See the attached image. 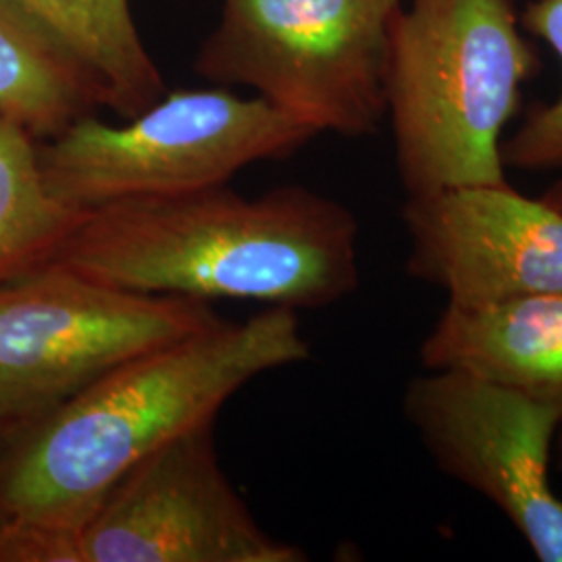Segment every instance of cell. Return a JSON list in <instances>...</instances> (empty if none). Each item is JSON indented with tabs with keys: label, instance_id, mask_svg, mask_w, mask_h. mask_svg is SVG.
<instances>
[{
	"label": "cell",
	"instance_id": "obj_5",
	"mask_svg": "<svg viewBox=\"0 0 562 562\" xmlns=\"http://www.w3.org/2000/svg\"><path fill=\"white\" fill-rule=\"evenodd\" d=\"M402 0H223L194 71L252 88L319 134L367 138L385 120V60Z\"/></svg>",
	"mask_w": 562,
	"mask_h": 562
},
{
	"label": "cell",
	"instance_id": "obj_1",
	"mask_svg": "<svg viewBox=\"0 0 562 562\" xmlns=\"http://www.w3.org/2000/svg\"><path fill=\"white\" fill-rule=\"evenodd\" d=\"M311 359L299 313L267 306L123 362L0 448V519L74 533L142 459L215 423L255 378Z\"/></svg>",
	"mask_w": 562,
	"mask_h": 562
},
{
	"label": "cell",
	"instance_id": "obj_17",
	"mask_svg": "<svg viewBox=\"0 0 562 562\" xmlns=\"http://www.w3.org/2000/svg\"><path fill=\"white\" fill-rule=\"evenodd\" d=\"M7 440V431L2 429V425H0V448H2V443Z\"/></svg>",
	"mask_w": 562,
	"mask_h": 562
},
{
	"label": "cell",
	"instance_id": "obj_9",
	"mask_svg": "<svg viewBox=\"0 0 562 562\" xmlns=\"http://www.w3.org/2000/svg\"><path fill=\"white\" fill-rule=\"evenodd\" d=\"M406 276L452 306L562 292V211L510 181L406 196Z\"/></svg>",
	"mask_w": 562,
	"mask_h": 562
},
{
	"label": "cell",
	"instance_id": "obj_16",
	"mask_svg": "<svg viewBox=\"0 0 562 562\" xmlns=\"http://www.w3.org/2000/svg\"><path fill=\"white\" fill-rule=\"evenodd\" d=\"M554 462H557V467L562 471V427L561 431H559V438H557V446H554Z\"/></svg>",
	"mask_w": 562,
	"mask_h": 562
},
{
	"label": "cell",
	"instance_id": "obj_8",
	"mask_svg": "<svg viewBox=\"0 0 562 562\" xmlns=\"http://www.w3.org/2000/svg\"><path fill=\"white\" fill-rule=\"evenodd\" d=\"M267 533L229 482L213 423L132 467L71 538L69 562H304Z\"/></svg>",
	"mask_w": 562,
	"mask_h": 562
},
{
	"label": "cell",
	"instance_id": "obj_6",
	"mask_svg": "<svg viewBox=\"0 0 562 562\" xmlns=\"http://www.w3.org/2000/svg\"><path fill=\"white\" fill-rule=\"evenodd\" d=\"M222 322L209 302L44 265L0 285V425L9 436L123 362Z\"/></svg>",
	"mask_w": 562,
	"mask_h": 562
},
{
	"label": "cell",
	"instance_id": "obj_3",
	"mask_svg": "<svg viewBox=\"0 0 562 562\" xmlns=\"http://www.w3.org/2000/svg\"><path fill=\"white\" fill-rule=\"evenodd\" d=\"M540 67L513 0H411L385 60V117L406 196L506 183L503 136Z\"/></svg>",
	"mask_w": 562,
	"mask_h": 562
},
{
	"label": "cell",
	"instance_id": "obj_10",
	"mask_svg": "<svg viewBox=\"0 0 562 562\" xmlns=\"http://www.w3.org/2000/svg\"><path fill=\"white\" fill-rule=\"evenodd\" d=\"M423 369L464 371L562 408V292L487 306L446 304L419 348Z\"/></svg>",
	"mask_w": 562,
	"mask_h": 562
},
{
	"label": "cell",
	"instance_id": "obj_12",
	"mask_svg": "<svg viewBox=\"0 0 562 562\" xmlns=\"http://www.w3.org/2000/svg\"><path fill=\"white\" fill-rule=\"evenodd\" d=\"M99 78L104 106L136 117L165 94L161 69L142 41L130 0H18Z\"/></svg>",
	"mask_w": 562,
	"mask_h": 562
},
{
	"label": "cell",
	"instance_id": "obj_11",
	"mask_svg": "<svg viewBox=\"0 0 562 562\" xmlns=\"http://www.w3.org/2000/svg\"><path fill=\"white\" fill-rule=\"evenodd\" d=\"M99 106V78L18 0H0V117L44 142Z\"/></svg>",
	"mask_w": 562,
	"mask_h": 562
},
{
	"label": "cell",
	"instance_id": "obj_13",
	"mask_svg": "<svg viewBox=\"0 0 562 562\" xmlns=\"http://www.w3.org/2000/svg\"><path fill=\"white\" fill-rule=\"evenodd\" d=\"M38 146L27 130L0 117V285L57 261L86 215L50 190Z\"/></svg>",
	"mask_w": 562,
	"mask_h": 562
},
{
	"label": "cell",
	"instance_id": "obj_4",
	"mask_svg": "<svg viewBox=\"0 0 562 562\" xmlns=\"http://www.w3.org/2000/svg\"><path fill=\"white\" fill-rule=\"evenodd\" d=\"M317 134L261 99L225 88L176 90L113 125L92 115L41 142L42 173L78 209L225 186L255 162L285 159Z\"/></svg>",
	"mask_w": 562,
	"mask_h": 562
},
{
	"label": "cell",
	"instance_id": "obj_2",
	"mask_svg": "<svg viewBox=\"0 0 562 562\" xmlns=\"http://www.w3.org/2000/svg\"><path fill=\"white\" fill-rule=\"evenodd\" d=\"M57 262L121 290L325 308L361 285L359 222L336 199L280 186L248 199L227 183L88 209Z\"/></svg>",
	"mask_w": 562,
	"mask_h": 562
},
{
	"label": "cell",
	"instance_id": "obj_7",
	"mask_svg": "<svg viewBox=\"0 0 562 562\" xmlns=\"http://www.w3.org/2000/svg\"><path fill=\"white\" fill-rule=\"evenodd\" d=\"M402 411L446 477L477 492L540 562H562V498L552 483L562 408L464 371L404 387Z\"/></svg>",
	"mask_w": 562,
	"mask_h": 562
},
{
	"label": "cell",
	"instance_id": "obj_15",
	"mask_svg": "<svg viewBox=\"0 0 562 562\" xmlns=\"http://www.w3.org/2000/svg\"><path fill=\"white\" fill-rule=\"evenodd\" d=\"M543 201L552 206H557L559 211H562V178L559 181H554L546 192L542 194Z\"/></svg>",
	"mask_w": 562,
	"mask_h": 562
},
{
	"label": "cell",
	"instance_id": "obj_14",
	"mask_svg": "<svg viewBox=\"0 0 562 562\" xmlns=\"http://www.w3.org/2000/svg\"><path fill=\"white\" fill-rule=\"evenodd\" d=\"M519 20L522 32L546 42L562 65V0H531ZM503 159L506 167L529 173L562 169V88L554 101L533 106L503 142Z\"/></svg>",
	"mask_w": 562,
	"mask_h": 562
}]
</instances>
